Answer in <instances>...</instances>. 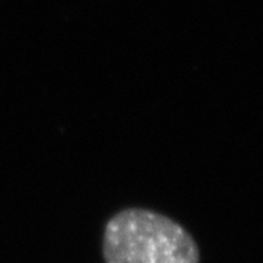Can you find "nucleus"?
Here are the masks:
<instances>
[{"mask_svg": "<svg viewBox=\"0 0 263 263\" xmlns=\"http://www.w3.org/2000/svg\"><path fill=\"white\" fill-rule=\"evenodd\" d=\"M105 263H200L195 238L183 226L160 212L127 208L104 227Z\"/></svg>", "mask_w": 263, "mask_h": 263, "instance_id": "1", "label": "nucleus"}]
</instances>
